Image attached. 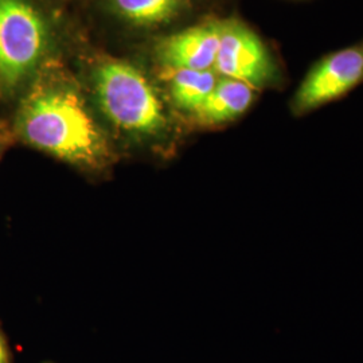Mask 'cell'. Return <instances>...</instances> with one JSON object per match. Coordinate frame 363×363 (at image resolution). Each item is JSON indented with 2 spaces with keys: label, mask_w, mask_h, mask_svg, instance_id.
Masks as SVG:
<instances>
[{
  "label": "cell",
  "mask_w": 363,
  "mask_h": 363,
  "mask_svg": "<svg viewBox=\"0 0 363 363\" xmlns=\"http://www.w3.org/2000/svg\"><path fill=\"white\" fill-rule=\"evenodd\" d=\"M1 127H3V125H1V121H0V130H1Z\"/></svg>",
  "instance_id": "obj_12"
},
{
  "label": "cell",
  "mask_w": 363,
  "mask_h": 363,
  "mask_svg": "<svg viewBox=\"0 0 363 363\" xmlns=\"http://www.w3.org/2000/svg\"><path fill=\"white\" fill-rule=\"evenodd\" d=\"M4 142H6V140H4V138H1V136H0V154H1V151L4 150Z\"/></svg>",
  "instance_id": "obj_11"
},
{
  "label": "cell",
  "mask_w": 363,
  "mask_h": 363,
  "mask_svg": "<svg viewBox=\"0 0 363 363\" xmlns=\"http://www.w3.org/2000/svg\"><path fill=\"white\" fill-rule=\"evenodd\" d=\"M94 100L106 123L135 143H162L169 138V111L154 84L128 61L103 57L93 67Z\"/></svg>",
  "instance_id": "obj_2"
},
{
  "label": "cell",
  "mask_w": 363,
  "mask_h": 363,
  "mask_svg": "<svg viewBox=\"0 0 363 363\" xmlns=\"http://www.w3.org/2000/svg\"><path fill=\"white\" fill-rule=\"evenodd\" d=\"M45 363H52V362H45Z\"/></svg>",
  "instance_id": "obj_13"
},
{
  "label": "cell",
  "mask_w": 363,
  "mask_h": 363,
  "mask_svg": "<svg viewBox=\"0 0 363 363\" xmlns=\"http://www.w3.org/2000/svg\"><path fill=\"white\" fill-rule=\"evenodd\" d=\"M15 132L27 145L88 172L115 163L108 132L61 66L45 69L18 106Z\"/></svg>",
  "instance_id": "obj_1"
},
{
  "label": "cell",
  "mask_w": 363,
  "mask_h": 363,
  "mask_svg": "<svg viewBox=\"0 0 363 363\" xmlns=\"http://www.w3.org/2000/svg\"><path fill=\"white\" fill-rule=\"evenodd\" d=\"M220 21L187 27L163 39L156 55L164 69L213 70L220 49Z\"/></svg>",
  "instance_id": "obj_6"
},
{
  "label": "cell",
  "mask_w": 363,
  "mask_h": 363,
  "mask_svg": "<svg viewBox=\"0 0 363 363\" xmlns=\"http://www.w3.org/2000/svg\"><path fill=\"white\" fill-rule=\"evenodd\" d=\"M256 97L257 91L247 84L220 77L214 89L189 118L199 128H220L244 116Z\"/></svg>",
  "instance_id": "obj_7"
},
{
  "label": "cell",
  "mask_w": 363,
  "mask_h": 363,
  "mask_svg": "<svg viewBox=\"0 0 363 363\" xmlns=\"http://www.w3.org/2000/svg\"><path fill=\"white\" fill-rule=\"evenodd\" d=\"M120 21L138 28L167 26L187 13L189 0H106Z\"/></svg>",
  "instance_id": "obj_8"
},
{
  "label": "cell",
  "mask_w": 363,
  "mask_h": 363,
  "mask_svg": "<svg viewBox=\"0 0 363 363\" xmlns=\"http://www.w3.org/2000/svg\"><path fill=\"white\" fill-rule=\"evenodd\" d=\"M213 70L220 77L244 82L256 91L279 79L276 62L264 42L238 19L220 21V49Z\"/></svg>",
  "instance_id": "obj_4"
},
{
  "label": "cell",
  "mask_w": 363,
  "mask_h": 363,
  "mask_svg": "<svg viewBox=\"0 0 363 363\" xmlns=\"http://www.w3.org/2000/svg\"><path fill=\"white\" fill-rule=\"evenodd\" d=\"M164 74L171 104L189 117L205 101L220 78L214 70L164 69Z\"/></svg>",
  "instance_id": "obj_9"
},
{
  "label": "cell",
  "mask_w": 363,
  "mask_h": 363,
  "mask_svg": "<svg viewBox=\"0 0 363 363\" xmlns=\"http://www.w3.org/2000/svg\"><path fill=\"white\" fill-rule=\"evenodd\" d=\"M0 363H13V355L10 351V346L7 337L4 335L0 327Z\"/></svg>",
  "instance_id": "obj_10"
},
{
  "label": "cell",
  "mask_w": 363,
  "mask_h": 363,
  "mask_svg": "<svg viewBox=\"0 0 363 363\" xmlns=\"http://www.w3.org/2000/svg\"><path fill=\"white\" fill-rule=\"evenodd\" d=\"M49 46L45 18L30 0H0V91L11 96L38 69Z\"/></svg>",
  "instance_id": "obj_3"
},
{
  "label": "cell",
  "mask_w": 363,
  "mask_h": 363,
  "mask_svg": "<svg viewBox=\"0 0 363 363\" xmlns=\"http://www.w3.org/2000/svg\"><path fill=\"white\" fill-rule=\"evenodd\" d=\"M363 82V43L331 52L312 67L291 101L295 116H304L346 96Z\"/></svg>",
  "instance_id": "obj_5"
}]
</instances>
